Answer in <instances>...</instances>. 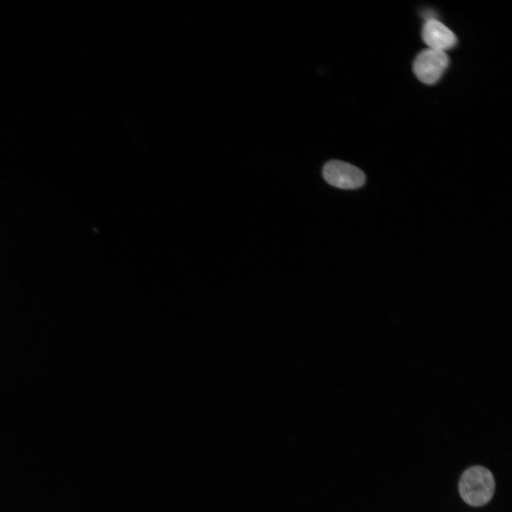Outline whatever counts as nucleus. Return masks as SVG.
I'll return each instance as SVG.
<instances>
[{"instance_id":"f257e3e1","label":"nucleus","mask_w":512,"mask_h":512,"mask_svg":"<svg viewBox=\"0 0 512 512\" xmlns=\"http://www.w3.org/2000/svg\"><path fill=\"white\" fill-rule=\"evenodd\" d=\"M495 481L491 472L484 466H474L463 472L459 482L462 499L472 506H481L492 498Z\"/></svg>"},{"instance_id":"f03ea898","label":"nucleus","mask_w":512,"mask_h":512,"mask_svg":"<svg viewBox=\"0 0 512 512\" xmlns=\"http://www.w3.org/2000/svg\"><path fill=\"white\" fill-rule=\"evenodd\" d=\"M449 64V58L445 51L427 48L417 55L412 70L420 81L432 85L441 78Z\"/></svg>"},{"instance_id":"7ed1b4c3","label":"nucleus","mask_w":512,"mask_h":512,"mask_svg":"<svg viewBox=\"0 0 512 512\" xmlns=\"http://www.w3.org/2000/svg\"><path fill=\"white\" fill-rule=\"evenodd\" d=\"M323 177L330 185L342 189H356L366 181L364 173L348 162L331 160L324 166Z\"/></svg>"},{"instance_id":"20e7f679","label":"nucleus","mask_w":512,"mask_h":512,"mask_svg":"<svg viewBox=\"0 0 512 512\" xmlns=\"http://www.w3.org/2000/svg\"><path fill=\"white\" fill-rule=\"evenodd\" d=\"M422 38L429 48L445 51L454 48L457 42L456 35L435 18H428L422 28Z\"/></svg>"}]
</instances>
